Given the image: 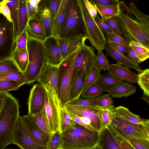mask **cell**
Instances as JSON below:
<instances>
[{"mask_svg":"<svg viewBox=\"0 0 149 149\" xmlns=\"http://www.w3.org/2000/svg\"><path fill=\"white\" fill-rule=\"evenodd\" d=\"M97 144L102 149H122L107 127L100 133Z\"/></svg>","mask_w":149,"mask_h":149,"instance_id":"cb8c5ba5","label":"cell"},{"mask_svg":"<svg viewBox=\"0 0 149 149\" xmlns=\"http://www.w3.org/2000/svg\"><path fill=\"white\" fill-rule=\"evenodd\" d=\"M99 134L77 123L60 134V149H93L98 143Z\"/></svg>","mask_w":149,"mask_h":149,"instance_id":"3957f363","label":"cell"},{"mask_svg":"<svg viewBox=\"0 0 149 149\" xmlns=\"http://www.w3.org/2000/svg\"><path fill=\"white\" fill-rule=\"evenodd\" d=\"M27 26L23 31L18 37L15 43V48L18 49L23 48L27 46Z\"/></svg>","mask_w":149,"mask_h":149,"instance_id":"f5cc1de1","label":"cell"},{"mask_svg":"<svg viewBox=\"0 0 149 149\" xmlns=\"http://www.w3.org/2000/svg\"><path fill=\"white\" fill-rule=\"evenodd\" d=\"M103 92L100 86L95 83L83 92L81 96V97L96 98L103 95Z\"/></svg>","mask_w":149,"mask_h":149,"instance_id":"f35d334b","label":"cell"},{"mask_svg":"<svg viewBox=\"0 0 149 149\" xmlns=\"http://www.w3.org/2000/svg\"><path fill=\"white\" fill-rule=\"evenodd\" d=\"M93 6L100 14L101 19L104 21L109 18L117 16L120 11L119 5L116 6Z\"/></svg>","mask_w":149,"mask_h":149,"instance_id":"1f68e13d","label":"cell"},{"mask_svg":"<svg viewBox=\"0 0 149 149\" xmlns=\"http://www.w3.org/2000/svg\"><path fill=\"white\" fill-rule=\"evenodd\" d=\"M66 110L79 116H84L90 119L93 127L99 133L104 128L101 118L103 108L97 106L82 107L72 106L67 104L65 107Z\"/></svg>","mask_w":149,"mask_h":149,"instance_id":"7c38bea8","label":"cell"},{"mask_svg":"<svg viewBox=\"0 0 149 149\" xmlns=\"http://www.w3.org/2000/svg\"><path fill=\"white\" fill-rule=\"evenodd\" d=\"M45 95V111L51 135L59 130L60 112L62 107L59 98L54 95L47 86H42Z\"/></svg>","mask_w":149,"mask_h":149,"instance_id":"8fae6325","label":"cell"},{"mask_svg":"<svg viewBox=\"0 0 149 149\" xmlns=\"http://www.w3.org/2000/svg\"><path fill=\"white\" fill-rule=\"evenodd\" d=\"M100 71V69L96 65L87 78L82 92L93 84L96 83L101 76Z\"/></svg>","mask_w":149,"mask_h":149,"instance_id":"ab89813d","label":"cell"},{"mask_svg":"<svg viewBox=\"0 0 149 149\" xmlns=\"http://www.w3.org/2000/svg\"><path fill=\"white\" fill-rule=\"evenodd\" d=\"M59 66L45 63L37 81L42 86H47L54 95L58 98Z\"/></svg>","mask_w":149,"mask_h":149,"instance_id":"4fadbf2b","label":"cell"},{"mask_svg":"<svg viewBox=\"0 0 149 149\" xmlns=\"http://www.w3.org/2000/svg\"><path fill=\"white\" fill-rule=\"evenodd\" d=\"M26 4L29 20L31 18L36 17L38 10L31 4L28 0H26Z\"/></svg>","mask_w":149,"mask_h":149,"instance_id":"680465c9","label":"cell"},{"mask_svg":"<svg viewBox=\"0 0 149 149\" xmlns=\"http://www.w3.org/2000/svg\"><path fill=\"white\" fill-rule=\"evenodd\" d=\"M36 17L41 24L46 38L52 36L53 21L47 0H42Z\"/></svg>","mask_w":149,"mask_h":149,"instance_id":"d6986e66","label":"cell"},{"mask_svg":"<svg viewBox=\"0 0 149 149\" xmlns=\"http://www.w3.org/2000/svg\"><path fill=\"white\" fill-rule=\"evenodd\" d=\"M136 56L142 62L149 57V48H147L141 43L132 41L129 43Z\"/></svg>","mask_w":149,"mask_h":149,"instance_id":"d590c367","label":"cell"},{"mask_svg":"<svg viewBox=\"0 0 149 149\" xmlns=\"http://www.w3.org/2000/svg\"><path fill=\"white\" fill-rule=\"evenodd\" d=\"M45 89L40 84H35L31 89L28 99V113L33 116L42 111L45 106Z\"/></svg>","mask_w":149,"mask_h":149,"instance_id":"9a60e30c","label":"cell"},{"mask_svg":"<svg viewBox=\"0 0 149 149\" xmlns=\"http://www.w3.org/2000/svg\"><path fill=\"white\" fill-rule=\"evenodd\" d=\"M5 149H9V148H5Z\"/></svg>","mask_w":149,"mask_h":149,"instance_id":"003e7915","label":"cell"},{"mask_svg":"<svg viewBox=\"0 0 149 149\" xmlns=\"http://www.w3.org/2000/svg\"><path fill=\"white\" fill-rule=\"evenodd\" d=\"M93 149H102L97 144L96 146Z\"/></svg>","mask_w":149,"mask_h":149,"instance_id":"e7e4bbea","label":"cell"},{"mask_svg":"<svg viewBox=\"0 0 149 149\" xmlns=\"http://www.w3.org/2000/svg\"><path fill=\"white\" fill-rule=\"evenodd\" d=\"M127 141L136 149H149V140L131 139Z\"/></svg>","mask_w":149,"mask_h":149,"instance_id":"f907efd6","label":"cell"},{"mask_svg":"<svg viewBox=\"0 0 149 149\" xmlns=\"http://www.w3.org/2000/svg\"><path fill=\"white\" fill-rule=\"evenodd\" d=\"M94 20L99 29L104 34L113 33L106 23L100 18L98 14L97 15Z\"/></svg>","mask_w":149,"mask_h":149,"instance_id":"db71d44e","label":"cell"},{"mask_svg":"<svg viewBox=\"0 0 149 149\" xmlns=\"http://www.w3.org/2000/svg\"><path fill=\"white\" fill-rule=\"evenodd\" d=\"M8 80L15 81L20 86L26 84L24 74L21 71L0 75V81Z\"/></svg>","mask_w":149,"mask_h":149,"instance_id":"60d3db41","label":"cell"},{"mask_svg":"<svg viewBox=\"0 0 149 149\" xmlns=\"http://www.w3.org/2000/svg\"><path fill=\"white\" fill-rule=\"evenodd\" d=\"M31 116L39 127L50 137L51 132L45 107L40 111Z\"/></svg>","mask_w":149,"mask_h":149,"instance_id":"836d02e7","label":"cell"},{"mask_svg":"<svg viewBox=\"0 0 149 149\" xmlns=\"http://www.w3.org/2000/svg\"><path fill=\"white\" fill-rule=\"evenodd\" d=\"M116 113L120 117L133 123L143 126H149V120L144 119L131 112L127 108L120 106L115 108Z\"/></svg>","mask_w":149,"mask_h":149,"instance_id":"d4e9b609","label":"cell"},{"mask_svg":"<svg viewBox=\"0 0 149 149\" xmlns=\"http://www.w3.org/2000/svg\"><path fill=\"white\" fill-rule=\"evenodd\" d=\"M136 92V87L131 84L129 86H119L107 92L109 93L113 97L119 98L130 96Z\"/></svg>","mask_w":149,"mask_h":149,"instance_id":"f546056e","label":"cell"},{"mask_svg":"<svg viewBox=\"0 0 149 149\" xmlns=\"http://www.w3.org/2000/svg\"><path fill=\"white\" fill-rule=\"evenodd\" d=\"M131 147L132 149H136L135 148H134L132 146L131 144Z\"/></svg>","mask_w":149,"mask_h":149,"instance_id":"03108f58","label":"cell"},{"mask_svg":"<svg viewBox=\"0 0 149 149\" xmlns=\"http://www.w3.org/2000/svg\"><path fill=\"white\" fill-rule=\"evenodd\" d=\"M77 0L82 17L85 35L93 47L97 50L102 51L106 42L104 34L89 13L84 0Z\"/></svg>","mask_w":149,"mask_h":149,"instance_id":"52a82bcc","label":"cell"},{"mask_svg":"<svg viewBox=\"0 0 149 149\" xmlns=\"http://www.w3.org/2000/svg\"><path fill=\"white\" fill-rule=\"evenodd\" d=\"M27 48L29 61L24 74L26 84H30L37 81L46 61L43 42L31 38L27 33Z\"/></svg>","mask_w":149,"mask_h":149,"instance_id":"277c9868","label":"cell"},{"mask_svg":"<svg viewBox=\"0 0 149 149\" xmlns=\"http://www.w3.org/2000/svg\"><path fill=\"white\" fill-rule=\"evenodd\" d=\"M67 0H62L57 13L53 21L52 36L57 38L59 37L64 23Z\"/></svg>","mask_w":149,"mask_h":149,"instance_id":"83f0119b","label":"cell"},{"mask_svg":"<svg viewBox=\"0 0 149 149\" xmlns=\"http://www.w3.org/2000/svg\"><path fill=\"white\" fill-rule=\"evenodd\" d=\"M107 55L113 58L117 62L121 65H123L129 68L136 70L139 74L143 70L139 65H138L130 60L125 55L117 51L110 45V43L106 41L104 49Z\"/></svg>","mask_w":149,"mask_h":149,"instance_id":"7402d4cb","label":"cell"},{"mask_svg":"<svg viewBox=\"0 0 149 149\" xmlns=\"http://www.w3.org/2000/svg\"><path fill=\"white\" fill-rule=\"evenodd\" d=\"M110 45L117 51L125 55L127 47L123 45L114 42H109Z\"/></svg>","mask_w":149,"mask_h":149,"instance_id":"94428289","label":"cell"},{"mask_svg":"<svg viewBox=\"0 0 149 149\" xmlns=\"http://www.w3.org/2000/svg\"><path fill=\"white\" fill-rule=\"evenodd\" d=\"M58 131L52 134L46 145V149H60L62 142Z\"/></svg>","mask_w":149,"mask_h":149,"instance_id":"ee69618b","label":"cell"},{"mask_svg":"<svg viewBox=\"0 0 149 149\" xmlns=\"http://www.w3.org/2000/svg\"><path fill=\"white\" fill-rule=\"evenodd\" d=\"M23 117L30 131L37 142L42 146H46L50 137L39 127L31 115L28 113Z\"/></svg>","mask_w":149,"mask_h":149,"instance_id":"44dd1931","label":"cell"},{"mask_svg":"<svg viewBox=\"0 0 149 149\" xmlns=\"http://www.w3.org/2000/svg\"><path fill=\"white\" fill-rule=\"evenodd\" d=\"M107 127L114 136L122 149H132L130 144L128 141L116 131L113 127L111 124L109 125Z\"/></svg>","mask_w":149,"mask_h":149,"instance_id":"bcb514c9","label":"cell"},{"mask_svg":"<svg viewBox=\"0 0 149 149\" xmlns=\"http://www.w3.org/2000/svg\"><path fill=\"white\" fill-rule=\"evenodd\" d=\"M18 101L7 93L0 112V149L13 144L15 127L20 113Z\"/></svg>","mask_w":149,"mask_h":149,"instance_id":"7a4b0ae2","label":"cell"},{"mask_svg":"<svg viewBox=\"0 0 149 149\" xmlns=\"http://www.w3.org/2000/svg\"><path fill=\"white\" fill-rule=\"evenodd\" d=\"M86 6L92 17L94 19L97 15V11L93 5L88 0H84Z\"/></svg>","mask_w":149,"mask_h":149,"instance_id":"91938a15","label":"cell"},{"mask_svg":"<svg viewBox=\"0 0 149 149\" xmlns=\"http://www.w3.org/2000/svg\"><path fill=\"white\" fill-rule=\"evenodd\" d=\"M90 74L85 69H83L78 71L73 76L68 103L80 97L86 80Z\"/></svg>","mask_w":149,"mask_h":149,"instance_id":"ffe728a7","label":"cell"},{"mask_svg":"<svg viewBox=\"0 0 149 149\" xmlns=\"http://www.w3.org/2000/svg\"><path fill=\"white\" fill-rule=\"evenodd\" d=\"M87 39V37L84 34L66 38H58L63 60L85 45Z\"/></svg>","mask_w":149,"mask_h":149,"instance_id":"2e32d148","label":"cell"},{"mask_svg":"<svg viewBox=\"0 0 149 149\" xmlns=\"http://www.w3.org/2000/svg\"><path fill=\"white\" fill-rule=\"evenodd\" d=\"M81 34L85 35V30L77 0H67L65 21L58 37L66 38Z\"/></svg>","mask_w":149,"mask_h":149,"instance_id":"5b68a950","label":"cell"},{"mask_svg":"<svg viewBox=\"0 0 149 149\" xmlns=\"http://www.w3.org/2000/svg\"><path fill=\"white\" fill-rule=\"evenodd\" d=\"M79 49L64 59L58 66V97L62 107H65L68 103L74 64Z\"/></svg>","mask_w":149,"mask_h":149,"instance_id":"8992f818","label":"cell"},{"mask_svg":"<svg viewBox=\"0 0 149 149\" xmlns=\"http://www.w3.org/2000/svg\"><path fill=\"white\" fill-rule=\"evenodd\" d=\"M111 125L116 131L127 140L137 139L149 140V126H143L127 121L114 113Z\"/></svg>","mask_w":149,"mask_h":149,"instance_id":"ba28073f","label":"cell"},{"mask_svg":"<svg viewBox=\"0 0 149 149\" xmlns=\"http://www.w3.org/2000/svg\"><path fill=\"white\" fill-rule=\"evenodd\" d=\"M97 106L104 108L112 105L113 100L109 93L102 95L96 98Z\"/></svg>","mask_w":149,"mask_h":149,"instance_id":"7dc6e473","label":"cell"},{"mask_svg":"<svg viewBox=\"0 0 149 149\" xmlns=\"http://www.w3.org/2000/svg\"><path fill=\"white\" fill-rule=\"evenodd\" d=\"M15 43L13 23L0 14V61L11 58Z\"/></svg>","mask_w":149,"mask_h":149,"instance_id":"9c48e42d","label":"cell"},{"mask_svg":"<svg viewBox=\"0 0 149 149\" xmlns=\"http://www.w3.org/2000/svg\"><path fill=\"white\" fill-rule=\"evenodd\" d=\"M96 65V54L94 49L85 45L78 51L74 64L73 76L83 69L90 73Z\"/></svg>","mask_w":149,"mask_h":149,"instance_id":"5bb4252c","label":"cell"},{"mask_svg":"<svg viewBox=\"0 0 149 149\" xmlns=\"http://www.w3.org/2000/svg\"><path fill=\"white\" fill-rule=\"evenodd\" d=\"M46 61L55 66H59L63 60L57 38L51 36L47 38L43 42Z\"/></svg>","mask_w":149,"mask_h":149,"instance_id":"e0dca14e","label":"cell"},{"mask_svg":"<svg viewBox=\"0 0 149 149\" xmlns=\"http://www.w3.org/2000/svg\"><path fill=\"white\" fill-rule=\"evenodd\" d=\"M101 50H98L96 55V65L101 70H108L110 66L108 59Z\"/></svg>","mask_w":149,"mask_h":149,"instance_id":"b9f144b4","label":"cell"},{"mask_svg":"<svg viewBox=\"0 0 149 149\" xmlns=\"http://www.w3.org/2000/svg\"><path fill=\"white\" fill-rule=\"evenodd\" d=\"M138 74L137 83L143 90V94L149 96V69H146Z\"/></svg>","mask_w":149,"mask_h":149,"instance_id":"8d00e7d4","label":"cell"},{"mask_svg":"<svg viewBox=\"0 0 149 149\" xmlns=\"http://www.w3.org/2000/svg\"><path fill=\"white\" fill-rule=\"evenodd\" d=\"M104 22L112 30L114 33L118 36H122L118 23L117 16L109 18L106 19Z\"/></svg>","mask_w":149,"mask_h":149,"instance_id":"681fc988","label":"cell"},{"mask_svg":"<svg viewBox=\"0 0 149 149\" xmlns=\"http://www.w3.org/2000/svg\"><path fill=\"white\" fill-rule=\"evenodd\" d=\"M19 0H8L7 3L10 10L11 17L13 28L15 42L19 36Z\"/></svg>","mask_w":149,"mask_h":149,"instance_id":"f1b7e54d","label":"cell"},{"mask_svg":"<svg viewBox=\"0 0 149 149\" xmlns=\"http://www.w3.org/2000/svg\"><path fill=\"white\" fill-rule=\"evenodd\" d=\"M119 6L117 17L124 38L129 43L138 42L149 48V16L141 12L133 2L127 6L121 1Z\"/></svg>","mask_w":149,"mask_h":149,"instance_id":"6da1fadb","label":"cell"},{"mask_svg":"<svg viewBox=\"0 0 149 149\" xmlns=\"http://www.w3.org/2000/svg\"><path fill=\"white\" fill-rule=\"evenodd\" d=\"M7 93H0V112L7 96Z\"/></svg>","mask_w":149,"mask_h":149,"instance_id":"6125c7cd","label":"cell"},{"mask_svg":"<svg viewBox=\"0 0 149 149\" xmlns=\"http://www.w3.org/2000/svg\"><path fill=\"white\" fill-rule=\"evenodd\" d=\"M96 83L100 86L103 92H107L119 86L131 85L117 79L107 72L101 74Z\"/></svg>","mask_w":149,"mask_h":149,"instance_id":"603a6c76","label":"cell"},{"mask_svg":"<svg viewBox=\"0 0 149 149\" xmlns=\"http://www.w3.org/2000/svg\"><path fill=\"white\" fill-rule=\"evenodd\" d=\"M20 86L15 80L0 81V93H8V91L18 89Z\"/></svg>","mask_w":149,"mask_h":149,"instance_id":"7bdbcfd3","label":"cell"},{"mask_svg":"<svg viewBox=\"0 0 149 149\" xmlns=\"http://www.w3.org/2000/svg\"><path fill=\"white\" fill-rule=\"evenodd\" d=\"M72 106L82 107H93L97 106L96 98L80 97L78 99L68 103Z\"/></svg>","mask_w":149,"mask_h":149,"instance_id":"f6af8a7d","label":"cell"},{"mask_svg":"<svg viewBox=\"0 0 149 149\" xmlns=\"http://www.w3.org/2000/svg\"><path fill=\"white\" fill-rule=\"evenodd\" d=\"M13 144L20 149H46L39 144L30 131L23 116H19L15 127Z\"/></svg>","mask_w":149,"mask_h":149,"instance_id":"30bf717a","label":"cell"},{"mask_svg":"<svg viewBox=\"0 0 149 149\" xmlns=\"http://www.w3.org/2000/svg\"><path fill=\"white\" fill-rule=\"evenodd\" d=\"M115 108L113 105L103 108L101 111V118L104 128L111 124Z\"/></svg>","mask_w":149,"mask_h":149,"instance_id":"74e56055","label":"cell"},{"mask_svg":"<svg viewBox=\"0 0 149 149\" xmlns=\"http://www.w3.org/2000/svg\"><path fill=\"white\" fill-rule=\"evenodd\" d=\"M107 72L117 79L128 83H137L138 74L129 68L116 63L110 64Z\"/></svg>","mask_w":149,"mask_h":149,"instance_id":"ac0fdd59","label":"cell"},{"mask_svg":"<svg viewBox=\"0 0 149 149\" xmlns=\"http://www.w3.org/2000/svg\"><path fill=\"white\" fill-rule=\"evenodd\" d=\"M69 115L65 107H61L60 116L59 132L60 134L77 124Z\"/></svg>","mask_w":149,"mask_h":149,"instance_id":"d6a6232c","label":"cell"},{"mask_svg":"<svg viewBox=\"0 0 149 149\" xmlns=\"http://www.w3.org/2000/svg\"><path fill=\"white\" fill-rule=\"evenodd\" d=\"M11 58L20 71L24 73L29 61L27 46L21 49L15 48L12 53Z\"/></svg>","mask_w":149,"mask_h":149,"instance_id":"4316f807","label":"cell"},{"mask_svg":"<svg viewBox=\"0 0 149 149\" xmlns=\"http://www.w3.org/2000/svg\"><path fill=\"white\" fill-rule=\"evenodd\" d=\"M61 1L62 0H47L48 7L53 21L57 13Z\"/></svg>","mask_w":149,"mask_h":149,"instance_id":"816d5d0a","label":"cell"},{"mask_svg":"<svg viewBox=\"0 0 149 149\" xmlns=\"http://www.w3.org/2000/svg\"><path fill=\"white\" fill-rule=\"evenodd\" d=\"M28 21L26 0H19V36L26 27Z\"/></svg>","mask_w":149,"mask_h":149,"instance_id":"4dcf8cb0","label":"cell"},{"mask_svg":"<svg viewBox=\"0 0 149 149\" xmlns=\"http://www.w3.org/2000/svg\"><path fill=\"white\" fill-rule=\"evenodd\" d=\"M8 1V0H3L0 1V14L3 15L12 23L10 9L7 4Z\"/></svg>","mask_w":149,"mask_h":149,"instance_id":"11a10c76","label":"cell"},{"mask_svg":"<svg viewBox=\"0 0 149 149\" xmlns=\"http://www.w3.org/2000/svg\"><path fill=\"white\" fill-rule=\"evenodd\" d=\"M106 41L109 42H114L123 45L128 47L129 43L124 38L118 36L114 33H107L105 35Z\"/></svg>","mask_w":149,"mask_h":149,"instance_id":"c3c4849f","label":"cell"},{"mask_svg":"<svg viewBox=\"0 0 149 149\" xmlns=\"http://www.w3.org/2000/svg\"><path fill=\"white\" fill-rule=\"evenodd\" d=\"M125 53L126 54V57L136 65H139V64L141 63L140 59L136 56L134 50L130 45L127 47Z\"/></svg>","mask_w":149,"mask_h":149,"instance_id":"6f0895ef","label":"cell"},{"mask_svg":"<svg viewBox=\"0 0 149 149\" xmlns=\"http://www.w3.org/2000/svg\"><path fill=\"white\" fill-rule=\"evenodd\" d=\"M90 1L93 5L104 6H116L120 2L118 0H91Z\"/></svg>","mask_w":149,"mask_h":149,"instance_id":"9f6ffc18","label":"cell"},{"mask_svg":"<svg viewBox=\"0 0 149 149\" xmlns=\"http://www.w3.org/2000/svg\"><path fill=\"white\" fill-rule=\"evenodd\" d=\"M27 28V33L31 38L42 42L46 38L44 30L36 17L29 20Z\"/></svg>","mask_w":149,"mask_h":149,"instance_id":"484cf974","label":"cell"},{"mask_svg":"<svg viewBox=\"0 0 149 149\" xmlns=\"http://www.w3.org/2000/svg\"><path fill=\"white\" fill-rule=\"evenodd\" d=\"M20 71L11 58L0 61V75Z\"/></svg>","mask_w":149,"mask_h":149,"instance_id":"e575fe53","label":"cell"},{"mask_svg":"<svg viewBox=\"0 0 149 149\" xmlns=\"http://www.w3.org/2000/svg\"><path fill=\"white\" fill-rule=\"evenodd\" d=\"M141 99L144 100L145 101L147 102L148 104H149V96L146 95H145L143 94L141 97Z\"/></svg>","mask_w":149,"mask_h":149,"instance_id":"be15d7a7","label":"cell"}]
</instances>
